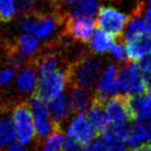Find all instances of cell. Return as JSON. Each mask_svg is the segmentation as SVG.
<instances>
[{
  "instance_id": "obj_1",
  "label": "cell",
  "mask_w": 151,
  "mask_h": 151,
  "mask_svg": "<svg viewBox=\"0 0 151 151\" xmlns=\"http://www.w3.org/2000/svg\"><path fill=\"white\" fill-rule=\"evenodd\" d=\"M102 67L103 60L101 58L91 54L81 55L67 67L69 84L91 90L99 79Z\"/></svg>"
},
{
  "instance_id": "obj_2",
  "label": "cell",
  "mask_w": 151,
  "mask_h": 151,
  "mask_svg": "<svg viewBox=\"0 0 151 151\" xmlns=\"http://www.w3.org/2000/svg\"><path fill=\"white\" fill-rule=\"evenodd\" d=\"M67 67L64 70L58 68L50 73L39 76L34 93L47 103L63 93V91L69 83Z\"/></svg>"
},
{
  "instance_id": "obj_3",
  "label": "cell",
  "mask_w": 151,
  "mask_h": 151,
  "mask_svg": "<svg viewBox=\"0 0 151 151\" xmlns=\"http://www.w3.org/2000/svg\"><path fill=\"white\" fill-rule=\"evenodd\" d=\"M28 104L33 116L35 135L39 139L50 136L59 125L54 122L50 116L47 102L34 93L30 98Z\"/></svg>"
},
{
  "instance_id": "obj_4",
  "label": "cell",
  "mask_w": 151,
  "mask_h": 151,
  "mask_svg": "<svg viewBox=\"0 0 151 151\" xmlns=\"http://www.w3.org/2000/svg\"><path fill=\"white\" fill-rule=\"evenodd\" d=\"M12 116L19 144L26 145L30 143L35 135V127H34V120L29 104H17L14 108Z\"/></svg>"
},
{
  "instance_id": "obj_5",
  "label": "cell",
  "mask_w": 151,
  "mask_h": 151,
  "mask_svg": "<svg viewBox=\"0 0 151 151\" xmlns=\"http://www.w3.org/2000/svg\"><path fill=\"white\" fill-rule=\"evenodd\" d=\"M119 86L127 96H136L144 93L147 83L142 75L141 69L135 62L129 61L123 65L119 71Z\"/></svg>"
},
{
  "instance_id": "obj_6",
  "label": "cell",
  "mask_w": 151,
  "mask_h": 151,
  "mask_svg": "<svg viewBox=\"0 0 151 151\" xmlns=\"http://www.w3.org/2000/svg\"><path fill=\"white\" fill-rule=\"evenodd\" d=\"M129 18L127 14L118 12L112 7H101L98 12L97 25L98 28H101L110 33L114 38L121 40L123 36V30L129 23Z\"/></svg>"
},
{
  "instance_id": "obj_7",
  "label": "cell",
  "mask_w": 151,
  "mask_h": 151,
  "mask_svg": "<svg viewBox=\"0 0 151 151\" xmlns=\"http://www.w3.org/2000/svg\"><path fill=\"white\" fill-rule=\"evenodd\" d=\"M127 97V95H117L106 101L105 110L110 125H127L133 119Z\"/></svg>"
},
{
  "instance_id": "obj_8",
  "label": "cell",
  "mask_w": 151,
  "mask_h": 151,
  "mask_svg": "<svg viewBox=\"0 0 151 151\" xmlns=\"http://www.w3.org/2000/svg\"><path fill=\"white\" fill-rule=\"evenodd\" d=\"M96 134L97 131L84 113H78L74 116L66 127L67 138L74 140L80 145L90 143L93 140Z\"/></svg>"
},
{
  "instance_id": "obj_9",
  "label": "cell",
  "mask_w": 151,
  "mask_h": 151,
  "mask_svg": "<svg viewBox=\"0 0 151 151\" xmlns=\"http://www.w3.org/2000/svg\"><path fill=\"white\" fill-rule=\"evenodd\" d=\"M119 67L115 64L107 66L101 77L98 80L97 91L95 96L102 101H107L110 97H114L120 91Z\"/></svg>"
},
{
  "instance_id": "obj_10",
  "label": "cell",
  "mask_w": 151,
  "mask_h": 151,
  "mask_svg": "<svg viewBox=\"0 0 151 151\" xmlns=\"http://www.w3.org/2000/svg\"><path fill=\"white\" fill-rule=\"evenodd\" d=\"M33 17L34 31L33 35L39 39H46L50 37L61 24H65L66 17L60 14H43L35 12L29 14Z\"/></svg>"
},
{
  "instance_id": "obj_11",
  "label": "cell",
  "mask_w": 151,
  "mask_h": 151,
  "mask_svg": "<svg viewBox=\"0 0 151 151\" xmlns=\"http://www.w3.org/2000/svg\"><path fill=\"white\" fill-rule=\"evenodd\" d=\"M95 23V20L91 18L66 16L65 32L74 40L86 43L93 34Z\"/></svg>"
},
{
  "instance_id": "obj_12",
  "label": "cell",
  "mask_w": 151,
  "mask_h": 151,
  "mask_svg": "<svg viewBox=\"0 0 151 151\" xmlns=\"http://www.w3.org/2000/svg\"><path fill=\"white\" fill-rule=\"evenodd\" d=\"M144 9L138 8L132 12L131 18L127 25L124 35L122 36L120 41L131 42L143 36L151 35V24L147 22L144 18Z\"/></svg>"
},
{
  "instance_id": "obj_13",
  "label": "cell",
  "mask_w": 151,
  "mask_h": 151,
  "mask_svg": "<svg viewBox=\"0 0 151 151\" xmlns=\"http://www.w3.org/2000/svg\"><path fill=\"white\" fill-rule=\"evenodd\" d=\"M47 105L52 120L58 125L67 119L73 112L69 93H61L59 97L48 102Z\"/></svg>"
},
{
  "instance_id": "obj_14",
  "label": "cell",
  "mask_w": 151,
  "mask_h": 151,
  "mask_svg": "<svg viewBox=\"0 0 151 151\" xmlns=\"http://www.w3.org/2000/svg\"><path fill=\"white\" fill-rule=\"evenodd\" d=\"M127 100L133 119L138 121L151 119V98L147 93L129 96Z\"/></svg>"
},
{
  "instance_id": "obj_15",
  "label": "cell",
  "mask_w": 151,
  "mask_h": 151,
  "mask_svg": "<svg viewBox=\"0 0 151 151\" xmlns=\"http://www.w3.org/2000/svg\"><path fill=\"white\" fill-rule=\"evenodd\" d=\"M105 101L98 99L96 96H93V101L91 108L88 109V119L93 125L97 133L103 134L106 129L109 127L110 122L108 119L107 113L105 110Z\"/></svg>"
},
{
  "instance_id": "obj_16",
  "label": "cell",
  "mask_w": 151,
  "mask_h": 151,
  "mask_svg": "<svg viewBox=\"0 0 151 151\" xmlns=\"http://www.w3.org/2000/svg\"><path fill=\"white\" fill-rule=\"evenodd\" d=\"M129 61L137 62L151 55V35L143 36L129 42L127 45Z\"/></svg>"
},
{
  "instance_id": "obj_17",
  "label": "cell",
  "mask_w": 151,
  "mask_h": 151,
  "mask_svg": "<svg viewBox=\"0 0 151 151\" xmlns=\"http://www.w3.org/2000/svg\"><path fill=\"white\" fill-rule=\"evenodd\" d=\"M91 90L77 88V86H71L69 96L73 111L77 113H84L90 109L95 96V93H91Z\"/></svg>"
},
{
  "instance_id": "obj_18",
  "label": "cell",
  "mask_w": 151,
  "mask_h": 151,
  "mask_svg": "<svg viewBox=\"0 0 151 151\" xmlns=\"http://www.w3.org/2000/svg\"><path fill=\"white\" fill-rule=\"evenodd\" d=\"M36 67L30 61V63L19 73L17 77V86L19 91L24 93H30L37 84V74Z\"/></svg>"
},
{
  "instance_id": "obj_19",
  "label": "cell",
  "mask_w": 151,
  "mask_h": 151,
  "mask_svg": "<svg viewBox=\"0 0 151 151\" xmlns=\"http://www.w3.org/2000/svg\"><path fill=\"white\" fill-rule=\"evenodd\" d=\"M17 139L12 116L8 113L0 115V149L8 147Z\"/></svg>"
},
{
  "instance_id": "obj_20",
  "label": "cell",
  "mask_w": 151,
  "mask_h": 151,
  "mask_svg": "<svg viewBox=\"0 0 151 151\" xmlns=\"http://www.w3.org/2000/svg\"><path fill=\"white\" fill-rule=\"evenodd\" d=\"M91 50L98 54L106 52L114 45V37L101 28H97L90 40Z\"/></svg>"
},
{
  "instance_id": "obj_21",
  "label": "cell",
  "mask_w": 151,
  "mask_h": 151,
  "mask_svg": "<svg viewBox=\"0 0 151 151\" xmlns=\"http://www.w3.org/2000/svg\"><path fill=\"white\" fill-rule=\"evenodd\" d=\"M101 2L100 0H79L72 8L69 17H83V18H91L99 12Z\"/></svg>"
},
{
  "instance_id": "obj_22",
  "label": "cell",
  "mask_w": 151,
  "mask_h": 151,
  "mask_svg": "<svg viewBox=\"0 0 151 151\" xmlns=\"http://www.w3.org/2000/svg\"><path fill=\"white\" fill-rule=\"evenodd\" d=\"M38 44L39 43H38L37 37H35L33 34L24 33L16 40V44L14 46L19 52V54L25 59L35 54Z\"/></svg>"
},
{
  "instance_id": "obj_23",
  "label": "cell",
  "mask_w": 151,
  "mask_h": 151,
  "mask_svg": "<svg viewBox=\"0 0 151 151\" xmlns=\"http://www.w3.org/2000/svg\"><path fill=\"white\" fill-rule=\"evenodd\" d=\"M146 139V129L143 123H134L129 125V132L125 137V144L131 147H137Z\"/></svg>"
},
{
  "instance_id": "obj_24",
  "label": "cell",
  "mask_w": 151,
  "mask_h": 151,
  "mask_svg": "<svg viewBox=\"0 0 151 151\" xmlns=\"http://www.w3.org/2000/svg\"><path fill=\"white\" fill-rule=\"evenodd\" d=\"M64 143V135L60 127H57L42 144L41 151H61Z\"/></svg>"
},
{
  "instance_id": "obj_25",
  "label": "cell",
  "mask_w": 151,
  "mask_h": 151,
  "mask_svg": "<svg viewBox=\"0 0 151 151\" xmlns=\"http://www.w3.org/2000/svg\"><path fill=\"white\" fill-rule=\"evenodd\" d=\"M103 140L105 141L109 151H127L125 142L114 135L110 129H107L103 133Z\"/></svg>"
},
{
  "instance_id": "obj_26",
  "label": "cell",
  "mask_w": 151,
  "mask_h": 151,
  "mask_svg": "<svg viewBox=\"0 0 151 151\" xmlns=\"http://www.w3.org/2000/svg\"><path fill=\"white\" fill-rule=\"evenodd\" d=\"M17 10L14 0H0V22L7 23L12 20Z\"/></svg>"
},
{
  "instance_id": "obj_27",
  "label": "cell",
  "mask_w": 151,
  "mask_h": 151,
  "mask_svg": "<svg viewBox=\"0 0 151 151\" xmlns=\"http://www.w3.org/2000/svg\"><path fill=\"white\" fill-rule=\"evenodd\" d=\"M111 55L116 61H118L119 63H127L129 62V58L127 55V47L123 46V42H117L114 43V45L112 46V48L110 50Z\"/></svg>"
},
{
  "instance_id": "obj_28",
  "label": "cell",
  "mask_w": 151,
  "mask_h": 151,
  "mask_svg": "<svg viewBox=\"0 0 151 151\" xmlns=\"http://www.w3.org/2000/svg\"><path fill=\"white\" fill-rule=\"evenodd\" d=\"M17 70H18L17 68L12 67V66H8V67L0 70V86H8L14 79Z\"/></svg>"
},
{
  "instance_id": "obj_29",
  "label": "cell",
  "mask_w": 151,
  "mask_h": 151,
  "mask_svg": "<svg viewBox=\"0 0 151 151\" xmlns=\"http://www.w3.org/2000/svg\"><path fill=\"white\" fill-rule=\"evenodd\" d=\"M37 0H16V4L18 10L21 14H24V16L34 12V7H35Z\"/></svg>"
},
{
  "instance_id": "obj_30",
  "label": "cell",
  "mask_w": 151,
  "mask_h": 151,
  "mask_svg": "<svg viewBox=\"0 0 151 151\" xmlns=\"http://www.w3.org/2000/svg\"><path fill=\"white\" fill-rule=\"evenodd\" d=\"M139 67L141 69L142 75H143L146 83H148V86H151V57H146V58L142 59L140 61Z\"/></svg>"
},
{
  "instance_id": "obj_31",
  "label": "cell",
  "mask_w": 151,
  "mask_h": 151,
  "mask_svg": "<svg viewBox=\"0 0 151 151\" xmlns=\"http://www.w3.org/2000/svg\"><path fill=\"white\" fill-rule=\"evenodd\" d=\"M82 151H109L103 139H93L86 145Z\"/></svg>"
},
{
  "instance_id": "obj_32",
  "label": "cell",
  "mask_w": 151,
  "mask_h": 151,
  "mask_svg": "<svg viewBox=\"0 0 151 151\" xmlns=\"http://www.w3.org/2000/svg\"><path fill=\"white\" fill-rule=\"evenodd\" d=\"M83 149L81 148V145L77 142H75L74 140L67 138L66 140H64L63 146H62L61 151H82Z\"/></svg>"
},
{
  "instance_id": "obj_33",
  "label": "cell",
  "mask_w": 151,
  "mask_h": 151,
  "mask_svg": "<svg viewBox=\"0 0 151 151\" xmlns=\"http://www.w3.org/2000/svg\"><path fill=\"white\" fill-rule=\"evenodd\" d=\"M2 151H28V150L24 147V145H21V144H12V145L6 147L5 149Z\"/></svg>"
},
{
  "instance_id": "obj_34",
  "label": "cell",
  "mask_w": 151,
  "mask_h": 151,
  "mask_svg": "<svg viewBox=\"0 0 151 151\" xmlns=\"http://www.w3.org/2000/svg\"><path fill=\"white\" fill-rule=\"evenodd\" d=\"M144 18L149 24H151V0H149L146 6V10H144Z\"/></svg>"
},
{
  "instance_id": "obj_35",
  "label": "cell",
  "mask_w": 151,
  "mask_h": 151,
  "mask_svg": "<svg viewBox=\"0 0 151 151\" xmlns=\"http://www.w3.org/2000/svg\"><path fill=\"white\" fill-rule=\"evenodd\" d=\"M129 151H151V144H142L137 147H134Z\"/></svg>"
},
{
  "instance_id": "obj_36",
  "label": "cell",
  "mask_w": 151,
  "mask_h": 151,
  "mask_svg": "<svg viewBox=\"0 0 151 151\" xmlns=\"http://www.w3.org/2000/svg\"><path fill=\"white\" fill-rule=\"evenodd\" d=\"M57 5H63V4H73L77 3L79 0H52Z\"/></svg>"
},
{
  "instance_id": "obj_37",
  "label": "cell",
  "mask_w": 151,
  "mask_h": 151,
  "mask_svg": "<svg viewBox=\"0 0 151 151\" xmlns=\"http://www.w3.org/2000/svg\"><path fill=\"white\" fill-rule=\"evenodd\" d=\"M144 125H145V129H146V139L151 143V120L146 122Z\"/></svg>"
},
{
  "instance_id": "obj_38",
  "label": "cell",
  "mask_w": 151,
  "mask_h": 151,
  "mask_svg": "<svg viewBox=\"0 0 151 151\" xmlns=\"http://www.w3.org/2000/svg\"><path fill=\"white\" fill-rule=\"evenodd\" d=\"M147 95L151 98V86H148V88H147Z\"/></svg>"
}]
</instances>
